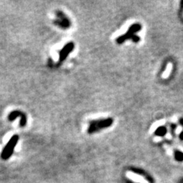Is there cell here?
<instances>
[{
    "instance_id": "cell-1",
    "label": "cell",
    "mask_w": 183,
    "mask_h": 183,
    "mask_svg": "<svg viewBox=\"0 0 183 183\" xmlns=\"http://www.w3.org/2000/svg\"><path fill=\"white\" fill-rule=\"evenodd\" d=\"M18 141H19V136L18 134H15V135H13L12 137L10 138L8 142L7 143L5 147L3 148L1 155H0V156H1V158L3 160H8L11 157L12 155L13 154L15 146L18 144Z\"/></svg>"
},
{
    "instance_id": "cell-2",
    "label": "cell",
    "mask_w": 183,
    "mask_h": 183,
    "mask_svg": "<svg viewBox=\"0 0 183 183\" xmlns=\"http://www.w3.org/2000/svg\"><path fill=\"white\" fill-rule=\"evenodd\" d=\"M55 15H56V18L53 22L55 26L63 29V30H67L71 27V21L63 11L57 10L55 12Z\"/></svg>"
},
{
    "instance_id": "cell-3",
    "label": "cell",
    "mask_w": 183,
    "mask_h": 183,
    "mask_svg": "<svg viewBox=\"0 0 183 183\" xmlns=\"http://www.w3.org/2000/svg\"><path fill=\"white\" fill-rule=\"evenodd\" d=\"M112 123L111 119H101V120L92 121L89 122V128H88V133L92 134V133L97 132L101 129L110 126Z\"/></svg>"
},
{
    "instance_id": "cell-4",
    "label": "cell",
    "mask_w": 183,
    "mask_h": 183,
    "mask_svg": "<svg viewBox=\"0 0 183 183\" xmlns=\"http://www.w3.org/2000/svg\"><path fill=\"white\" fill-rule=\"evenodd\" d=\"M74 47H75V44L72 41L67 43V44L63 46V47L60 50L59 52V59H58L57 63V67H59L60 64H62L64 62V60L67 59L69 54L73 51Z\"/></svg>"
},
{
    "instance_id": "cell-5",
    "label": "cell",
    "mask_w": 183,
    "mask_h": 183,
    "mask_svg": "<svg viewBox=\"0 0 183 183\" xmlns=\"http://www.w3.org/2000/svg\"><path fill=\"white\" fill-rule=\"evenodd\" d=\"M17 118H20V127H25L27 124V116L25 115V113H24L23 111H20V110H15L10 112L9 115L8 116V120L9 121H13L14 120H15Z\"/></svg>"
},
{
    "instance_id": "cell-6",
    "label": "cell",
    "mask_w": 183,
    "mask_h": 183,
    "mask_svg": "<svg viewBox=\"0 0 183 183\" xmlns=\"http://www.w3.org/2000/svg\"><path fill=\"white\" fill-rule=\"evenodd\" d=\"M129 178H131V179H132V180L137 181V182H139L141 183H148L147 182H146V181H144V179H142V178L137 176H136V175H132V176H129Z\"/></svg>"
},
{
    "instance_id": "cell-7",
    "label": "cell",
    "mask_w": 183,
    "mask_h": 183,
    "mask_svg": "<svg viewBox=\"0 0 183 183\" xmlns=\"http://www.w3.org/2000/svg\"><path fill=\"white\" fill-rule=\"evenodd\" d=\"M166 133V129L164 127H160V129H158L156 131L157 135H164V134Z\"/></svg>"
},
{
    "instance_id": "cell-8",
    "label": "cell",
    "mask_w": 183,
    "mask_h": 183,
    "mask_svg": "<svg viewBox=\"0 0 183 183\" xmlns=\"http://www.w3.org/2000/svg\"><path fill=\"white\" fill-rule=\"evenodd\" d=\"M176 160L182 161L183 160V153L181 152H176Z\"/></svg>"
}]
</instances>
